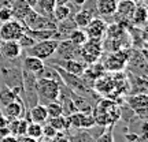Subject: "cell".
<instances>
[{"label": "cell", "instance_id": "cell-1", "mask_svg": "<svg viewBox=\"0 0 148 142\" xmlns=\"http://www.w3.org/2000/svg\"><path fill=\"white\" fill-rule=\"evenodd\" d=\"M92 116L95 119V126H115L122 116V108L112 99H100L92 109Z\"/></svg>", "mask_w": 148, "mask_h": 142}, {"label": "cell", "instance_id": "cell-2", "mask_svg": "<svg viewBox=\"0 0 148 142\" xmlns=\"http://www.w3.org/2000/svg\"><path fill=\"white\" fill-rule=\"evenodd\" d=\"M62 81L60 78H37L36 93L38 104L45 105L48 103L59 100Z\"/></svg>", "mask_w": 148, "mask_h": 142}, {"label": "cell", "instance_id": "cell-3", "mask_svg": "<svg viewBox=\"0 0 148 142\" xmlns=\"http://www.w3.org/2000/svg\"><path fill=\"white\" fill-rule=\"evenodd\" d=\"M100 64L103 70L110 74L122 73L127 66V51L121 49V51H116V52L106 53V56L103 58V62Z\"/></svg>", "mask_w": 148, "mask_h": 142}, {"label": "cell", "instance_id": "cell-4", "mask_svg": "<svg viewBox=\"0 0 148 142\" xmlns=\"http://www.w3.org/2000/svg\"><path fill=\"white\" fill-rule=\"evenodd\" d=\"M103 42L101 40H93V38H88V41L79 49V60L84 62L86 66L96 63L103 55Z\"/></svg>", "mask_w": 148, "mask_h": 142}, {"label": "cell", "instance_id": "cell-5", "mask_svg": "<svg viewBox=\"0 0 148 142\" xmlns=\"http://www.w3.org/2000/svg\"><path fill=\"white\" fill-rule=\"evenodd\" d=\"M58 44L59 41L55 38L42 40V41L34 42L32 47L25 49V51H26V55H29V56H34V58H38L41 60H47V59H51L55 55Z\"/></svg>", "mask_w": 148, "mask_h": 142}, {"label": "cell", "instance_id": "cell-6", "mask_svg": "<svg viewBox=\"0 0 148 142\" xmlns=\"http://www.w3.org/2000/svg\"><path fill=\"white\" fill-rule=\"evenodd\" d=\"M26 33V26L18 19H10L0 25V40L1 41H18Z\"/></svg>", "mask_w": 148, "mask_h": 142}, {"label": "cell", "instance_id": "cell-7", "mask_svg": "<svg viewBox=\"0 0 148 142\" xmlns=\"http://www.w3.org/2000/svg\"><path fill=\"white\" fill-rule=\"evenodd\" d=\"M126 104L129 109L140 119H147V109H148V97L147 93H137V94L129 96L126 99Z\"/></svg>", "mask_w": 148, "mask_h": 142}, {"label": "cell", "instance_id": "cell-8", "mask_svg": "<svg viewBox=\"0 0 148 142\" xmlns=\"http://www.w3.org/2000/svg\"><path fill=\"white\" fill-rule=\"evenodd\" d=\"M70 122V128H77V130H90L95 127V119L92 113H85V112H75L73 115L67 116Z\"/></svg>", "mask_w": 148, "mask_h": 142}, {"label": "cell", "instance_id": "cell-9", "mask_svg": "<svg viewBox=\"0 0 148 142\" xmlns=\"http://www.w3.org/2000/svg\"><path fill=\"white\" fill-rule=\"evenodd\" d=\"M1 115L4 116L7 120H15V119H21L25 115V103L21 99V96H18L15 100L10 103L8 105L0 109Z\"/></svg>", "mask_w": 148, "mask_h": 142}, {"label": "cell", "instance_id": "cell-10", "mask_svg": "<svg viewBox=\"0 0 148 142\" xmlns=\"http://www.w3.org/2000/svg\"><path fill=\"white\" fill-rule=\"evenodd\" d=\"M137 3L134 0H118L116 4V11L114 15L119 23H125V22H130L133 16V12L136 10Z\"/></svg>", "mask_w": 148, "mask_h": 142}, {"label": "cell", "instance_id": "cell-11", "mask_svg": "<svg viewBox=\"0 0 148 142\" xmlns=\"http://www.w3.org/2000/svg\"><path fill=\"white\" fill-rule=\"evenodd\" d=\"M79 49H81V47L71 44L69 40H62V41H59L55 53L60 60H70V59L79 60Z\"/></svg>", "mask_w": 148, "mask_h": 142}, {"label": "cell", "instance_id": "cell-12", "mask_svg": "<svg viewBox=\"0 0 148 142\" xmlns=\"http://www.w3.org/2000/svg\"><path fill=\"white\" fill-rule=\"evenodd\" d=\"M107 23L104 19H101L100 16H95L92 21L88 23V26L85 27L84 30L86 33L88 38H93V40H101L106 36L107 30Z\"/></svg>", "mask_w": 148, "mask_h": 142}, {"label": "cell", "instance_id": "cell-13", "mask_svg": "<svg viewBox=\"0 0 148 142\" xmlns=\"http://www.w3.org/2000/svg\"><path fill=\"white\" fill-rule=\"evenodd\" d=\"M52 66H58L59 69L64 70L66 73H70V74H74V75H78L81 77L84 74L85 69H86V64L81 60H77V59H70V60H52L51 62Z\"/></svg>", "mask_w": 148, "mask_h": 142}, {"label": "cell", "instance_id": "cell-14", "mask_svg": "<svg viewBox=\"0 0 148 142\" xmlns=\"http://www.w3.org/2000/svg\"><path fill=\"white\" fill-rule=\"evenodd\" d=\"M22 48L18 41H1L0 42V56L5 60H16L21 58Z\"/></svg>", "mask_w": 148, "mask_h": 142}, {"label": "cell", "instance_id": "cell-15", "mask_svg": "<svg viewBox=\"0 0 148 142\" xmlns=\"http://www.w3.org/2000/svg\"><path fill=\"white\" fill-rule=\"evenodd\" d=\"M95 12L96 10H93L92 7H82V8H79L73 16V21L75 23V26L78 29H85L88 26V23L96 16Z\"/></svg>", "mask_w": 148, "mask_h": 142}, {"label": "cell", "instance_id": "cell-16", "mask_svg": "<svg viewBox=\"0 0 148 142\" xmlns=\"http://www.w3.org/2000/svg\"><path fill=\"white\" fill-rule=\"evenodd\" d=\"M118 0H95L96 14L100 16H112L116 11Z\"/></svg>", "mask_w": 148, "mask_h": 142}, {"label": "cell", "instance_id": "cell-17", "mask_svg": "<svg viewBox=\"0 0 148 142\" xmlns=\"http://www.w3.org/2000/svg\"><path fill=\"white\" fill-rule=\"evenodd\" d=\"M44 67H45L44 60L34 58V56H29V55H26L23 58V62H22V70H25L27 73H32L34 75H38Z\"/></svg>", "mask_w": 148, "mask_h": 142}, {"label": "cell", "instance_id": "cell-18", "mask_svg": "<svg viewBox=\"0 0 148 142\" xmlns=\"http://www.w3.org/2000/svg\"><path fill=\"white\" fill-rule=\"evenodd\" d=\"M27 120L38 123V124L47 123L48 113H47V109H45V105H42V104H38V103H37L36 105L30 107V108H29V119H27Z\"/></svg>", "mask_w": 148, "mask_h": 142}, {"label": "cell", "instance_id": "cell-19", "mask_svg": "<svg viewBox=\"0 0 148 142\" xmlns=\"http://www.w3.org/2000/svg\"><path fill=\"white\" fill-rule=\"evenodd\" d=\"M55 7H56V0H34V4L32 8L40 15L52 18V12Z\"/></svg>", "mask_w": 148, "mask_h": 142}, {"label": "cell", "instance_id": "cell-20", "mask_svg": "<svg viewBox=\"0 0 148 142\" xmlns=\"http://www.w3.org/2000/svg\"><path fill=\"white\" fill-rule=\"evenodd\" d=\"M148 19V11H147V5L140 3L136 5V10L133 12V16L130 22L138 29H145V23Z\"/></svg>", "mask_w": 148, "mask_h": 142}, {"label": "cell", "instance_id": "cell-21", "mask_svg": "<svg viewBox=\"0 0 148 142\" xmlns=\"http://www.w3.org/2000/svg\"><path fill=\"white\" fill-rule=\"evenodd\" d=\"M29 124L27 118H21V119H15V120H8V130H10L11 135H15V137L21 138L26 134V128Z\"/></svg>", "mask_w": 148, "mask_h": 142}, {"label": "cell", "instance_id": "cell-22", "mask_svg": "<svg viewBox=\"0 0 148 142\" xmlns=\"http://www.w3.org/2000/svg\"><path fill=\"white\" fill-rule=\"evenodd\" d=\"M47 123L51 124L58 132H64L67 130H70V122L67 119V116L60 115V116H56V118H48Z\"/></svg>", "mask_w": 148, "mask_h": 142}, {"label": "cell", "instance_id": "cell-23", "mask_svg": "<svg viewBox=\"0 0 148 142\" xmlns=\"http://www.w3.org/2000/svg\"><path fill=\"white\" fill-rule=\"evenodd\" d=\"M67 40H69L71 44L77 45V47H82L85 42L88 41V36H86V33H85L84 29H78V27H75L73 32L69 34Z\"/></svg>", "mask_w": 148, "mask_h": 142}, {"label": "cell", "instance_id": "cell-24", "mask_svg": "<svg viewBox=\"0 0 148 142\" xmlns=\"http://www.w3.org/2000/svg\"><path fill=\"white\" fill-rule=\"evenodd\" d=\"M52 16L55 18L56 23L62 21H66L71 16V8L67 4H56V7L53 8Z\"/></svg>", "mask_w": 148, "mask_h": 142}, {"label": "cell", "instance_id": "cell-25", "mask_svg": "<svg viewBox=\"0 0 148 142\" xmlns=\"http://www.w3.org/2000/svg\"><path fill=\"white\" fill-rule=\"evenodd\" d=\"M16 97H18V96L12 92L11 88L3 86L1 90H0V108H4L5 105H8L10 103H12V101L15 100Z\"/></svg>", "mask_w": 148, "mask_h": 142}, {"label": "cell", "instance_id": "cell-26", "mask_svg": "<svg viewBox=\"0 0 148 142\" xmlns=\"http://www.w3.org/2000/svg\"><path fill=\"white\" fill-rule=\"evenodd\" d=\"M25 135L34 138V139L38 141L40 138H42V124H38V123H34V122H29Z\"/></svg>", "mask_w": 148, "mask_h": 142}, {"label": "cell", "instance_id": "cell-27", "mask_svg": "<svg viewBox=\"0 0 148 142\" xmlns=\"http://www.w3.org/2000/svg\"><path fill=\"white\" fill-rule=\"evenodd\" d=\"M45 109H47L48 118H56V116L63 115V109L59 101H53V103H48L45 104Z\"/></svg>", "mask_w": 148, "mask_h": 142}, {"label": "cell", "instance_id": "cell-28", "mask_svg": "<svg viewBox=\"0 0 148 142\" xmlns=\"http://www.w3.org/2000/svg\"><path fill=\"white\" fill-rule=\"evenodd\" d=\"M70 142H95V139L89 131H79L75 132L73 137H70Z\"/></svg>", "mask_w": 148, "mask_h": 142}, {"label": "cell", "instance_id": "cell-29", "mask_svg": "<svg viewBox=\"0 0 148 142\" xmlns=\"http://www.w3.org/2000/svg\"><path fill=\"white\" fill-rule=\"evenodd\" d=\"M114 126H107L106 131H103L96 138L95 142H114Z\"/></svg>", "mask_w": 148, "mask_h": 142}, {"label": "cell", "instance_id": "cell-30", "mask_svg": "<svg viewBox=\"0 0 148 142\" xmlns=\"http://www.w3.org/2000/svg\"><path fill=\"white\" fill-rule=\"evenodd\" d=\"M56 134H58V131L53 128L51 124H48V123H45L44 126H42V138H45V139H52V138L56 137Z\"/></svg>", "mask_w": 148, "mask_h": 142}, {"label": "cell", "instance_id": "cell-31", "mask_svg": "<svg viewBox=\"0 0 148 142\" xmlns=\"http://www.w3.org/2000/svg\"><path fill=\"white\" fill-rule=\"evenodd\" d=\"M34 42H36V41H34V40H33L32 37L27 34V33H25V34H23V36H22L21 38L18 40V44L21 45L22 51H25V49H27V48H30L33 44H34Z\"/></svg>", "mask_w": 148, "mask_h": 142}, {"label": "cell", "instance_id": "cell-32", "mask_svg": "<svg viewBox=\"0 0 148 142\" xmlns=\"http://www.w3.org/2000/svg\"><path fill=\"white\" fill-rule=\"evenodd\" d=\"M51 142H70V138L66 137L63 132H58L56 137L51 139Z\"/></svg>", "mask_w": 148, "mask_h": 142}, {"label": "cell", "instance_id": "cell-33", "mask_svg": "<svg viewBox=\"0 0 148 142\" xmlns=\"http://www.w3.org/2000/svg\"><path fill=\"white\" fill-rule=\"evenodd\" d=\"M18 141H19V138L15 137V135H11V134L0 138V142H18Z\"/></svg>", "mask_w": 148, "mask_h": 142}, {"label": "cell", "instance_id": "cell-34", "mask_svg": "<svg viewBox=\"0 0 148 142\" xmlns=\"http://www.w3.org/2000/svg\"><path fill=\"white\" fill-rule=\"evenodd\" d=\"M70 1H71L74 5H77V7H78V10H79V8H82V7H84V4L86 3V0H70Z\"/></svg>", "mask_w": 148, "mask_h": 142}, {"label": "cell", "instance_id": "cell-35", "mask_svg": "<svg viewBox=\"0 0 148 142\" xmlns=\"http://www.w3.org/2000/svg\"><path fill=\"white\" fill-rule=\"evenodd\" d=\"M7 124H8V120H7L4 116L0 113V128H4V127H7Z\"/></svg>", "mask_w": 148, "mask_h": 142}, {"label": "cell", "instance_id": "cell-36", "mask_svg": "<svg viewBox=\"0 0 148 142\" xmlns=\"http://www.w3.org/2000/svg\"><path fill=\"white\" fill-rule=\"evenodd\" d=\"M19 141H21V142H38L37 139H34V138L26 137V135H23V137H21V138H19Z\"/></svg>", "mask_w": 148, "mask_h": 142}, {"label": "cell", "instance_id": "cell-37", "mask_svg": "<svg viewBox=\"0 0 148 142\" xmlns=\"http://www.w3.org/2000/svg\"><path fill=\"white\" fill-rule=\"evenodd\" d=\"M8 134H10V130H8V127L0 128V138H1V137H5V135H8Z\"/></svg>", "mask_w": 148, "mask_h": 142}, {"label": "cell", "instance_id": "cell-38", "mask_svg": "<svg viewBox=\"0 0 148 142\" xmlns=\"http://www.w3.org/2000/svg\"><path fill=\"white\" fill-rule=\"evenodd\" d=\"M70 0H56V4H67Z\"/></svg>", "mask_w": 148, "mask_h": 142}, {"label": "cell", "instance_id": "cell-39", "mask_svg": "<svg viewBox=\"0 0 148 142\" xmlns=\"http://www.w3.org/2000/svg\"><path fill=\"white\" fill-rule=\"evenodd\" d=\"M38 142H51V141H49V139H45V138H40Z\"/></svg>", "mask_w": 148, "mask_h": 142}, {"label": "cell", "instance_id": "cell-40", "mask_svg": "<svg viewBox=\"0 0 148 142\" xmlns=\"http://www.w3.org/2000/svg\"><path fill=\"white\" fill-rule=\"evenodd\" d=\"M18 142H21V141H18Z\"/></svg>", "mask_w": 148, "mask_h": 142}, {"label": "cell", "instance_id": "cell-41", "mask_svg": "<svg viewBox=\"0 0 148 142\" xmlns=\"http://www.w3.org/2000/svg\"><path fill=\"white\" fill-rule=\"evenodd\" d=\"M0 113H1V112H0Z\"/></svg>", "mask_w": 148, "mask_h": 142}]
</instances>
